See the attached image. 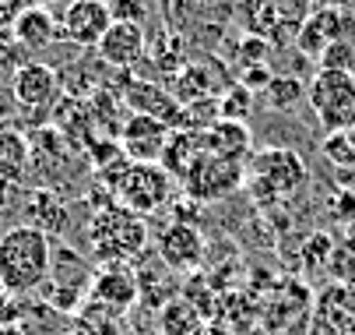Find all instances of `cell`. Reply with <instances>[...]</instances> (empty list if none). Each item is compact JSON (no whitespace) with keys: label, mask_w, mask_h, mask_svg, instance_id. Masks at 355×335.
I'll return each mask as SVG.
<instances>
[{"label":"cell","mask_w":355,"mask_h":335,"mask_svg":"<svg viewBox=\"0 0 355 335\" xmlns=\"http://www.w3.org/2000/svg\"><path fill=\"white\" fill-rule=\"evenodd\" d=\"M49 261H53V240L39 229L21 222L0 233V290H8L15 300L46 282Z\"/></svg>","instance_id":"6da1fadb"},{"label":"cell","mask_w":355,"mask_h":335,"mask_svg":"<svg viewBox=\"0 0 355 335\" xmlns=\"http://www.w3.org/2000/svg\"><path fill=\"white\" fill-rule=\"evenodd\" d=\"M88 244L92 251L110 261V265H123L130 258H137L148 244V229H144V219L127 212L123 205H103L95 215H92V226H88Z\"/></svg>","instance_id":"7a4b0ae2"},{"label":"cell","mask_w":355,"mask_h":335,"mask_svg":"<svg viewBox=\"0 0 355 335\" xmlns=\"http://www.w3.org/2000/svg\"><path fill=\"white\" fill-rule=\"evenodd\" d=\"M246 177H250L253 198H257L261 205H268V202L295 195L299 187H306L310 170H306V163H302L292 149L271 145V149H261V152H250Z\"/></svg>","instance_id":"3957f363"},{"label":"cell","mask_w":355,"mask_h":335,"mask_svg":"<svg viewBox=\"0 0 355 335\" xmlns=\"http://www.w3.org/2000/svg\"><path fill=\"white\" fill-rule=\"evenodd\" d=\"M306 99L317 113V120L331 131L352 127L355 120V74L345 71H317L306 85Z\"/></svg>","instance_id":"277c9868"},{"label":"cell","mask_w":355,"mask_h":335,"mask_svg":"<svg viewBox=\"0 0 355 335\" xmlns=\"http://www.w3.org/2000/svg\"><path fill=\"white\" fill-rule=\"evenodd\" d=\"M173 202V177L159 163H130L123 180L116 183V205L134 215H151Z\"/></svg>","instance_id":"5b68a950"},{"label":"cell","mask_w":355,"mask_h":335,"mask_svg":"<svg viewBox=\"0 0 355 335\" xmlns=\"http://www.w3.org/2000/svg\"><path fill=\"white\" fill-rule=\"evenodd\" d=\"M243 183H246V163L218 159V156H208L205 152L180 187H183V198H190L193 205L197 202L211 205V202H222V198L236 195Z\"/></svg>","instance_id":"8992f818"},{"label":"cell","mask_w":355,"mask_h":335,"mask_svg":"<svg viewBox=\"0 0 355 335\" xmlns=\"http://www.w3.org/2000/svg\"><path fill=\"white\" fill-rule=\"evenodd\" d=\"M11 95L25 113H53L60 103V71L42 60H21L11 74Z\"/></svg>","instance_id":"52a82bcc"},{"label":"cell","mask_w":355,"mask_h":335,"mask_svg":"<svg viewBox=\"0 0 355 335\" xmlns=\"http://www.w3.org/2000/svg\"><path fill=\"white\" fill-rule=\"evenodd\" d=\"M123 106L130 113H144V117H155L162 120L166 127L180 131V117H183V106L173 99V92L151 78H134L127 74V85H123Z\"/></svg>","instance_id":"ba28073f"},{"label":"cell","mask_w":355,"mask_h":335,"mask_svg":"<svg viewBox=\"0 0 355 335\" xmlns=\"http://www.w3.org/2000/svg\"><path fill=\"white\" fill-rule=\"evenodd\" d=\"M113 28V15H110V4L103 0H74L60 11V32L67 42L74 46H98L103 35Z\"/></svg>","instance_id":"9c48e42d"},{"label":"cell","mask_w":355,"mask_h":335,"mask_svg":"<svg viewBox=\"0 0 355 335\" xmlns=\"http://www.w3.org/2000/svg\"><path fill=\"white\" fill-rule=\"evenodd\" d=\"M49 272H53V290H49V304L57 311H74L85 300V286H92L88 265L78 251L71 247H57L53 261H49Z\"/></svg>","instance_id":"30bf717a"},{"label":"cell","mask_w":355,"mask_h":335,"mask_svg":"<svg viewBox=\"0 0 355 335\" xmlns=\"http://www.w3.org/2000/svg\"><path fill=\"white\" fill-rule=\"evenodd\" d=\"M173 138V127H166L155 117H144V113H130L123 131H120V145L127 152L130 163H159L166 145Z\"/></svg>","instance_id":"8fae6325"},{"label":"cell","mask_w":355,"mask_h":335,"mask_svg":"<svg viewBox=\"0 0 355 335\" xmlns=\"http://www.w3.org/2000/svg\"><path fill=\"white\" fill-rule=\"evenodd\" d=\"M313 293L306 290L302 282L295 279H282L275 286V293L268 297L264 304V325H268V335H282L288 325L302 321V318H313Z\"/></svg>","instance_id":"7c38bea8"},{"label":"cell","mask_w":355,"mask_h":335,"mask_svg":"<svg viewBox=\"0 0 355 335\" xmlns=\"http://www.w3.org/2000/svg\"><path fill=\"white\" fill-rule=\"evenodd\" d=\"M159 261L173 272H193L200 261H205V236H200L197 226L187 222H169L159 233Z\"/></svg>","instance_id":"4fadbf2b"},{"label":"cell","mask_w":355,"mask_h":335,"mask_svg":"<svg viewBox=\"0 0 355 335\" xmlns=\"http://www.w3.org/2000/svg\"><path fill=\"white\" fill-rule=\"evenodd\" d=\"M98 60L113 71H130L144 60L148 50V32L144 25H127V22H113V28L103 35V42L95 46Z\"/></svg>","instance_id":"5bb4252c"},{"label":"cell","mask_w":355,"mask_h":335,"mask_svg":"<svg viewBox=\"0 0 355 335\" xmlns=\"http://www.w3.org/2000/svg\"><path fill=\"white\" fill-rule=\"evenodd\" d=\"M88 300L95 307H106L110 314H120V311L134 307L137 304V279H134V272L123 268V265H106L98 275H92Z\"/></svg>","instance_id":"9a60e30c"},{"label":"cell","mask_w":355,"mask_h":335,"mask_svg":"<svg viewBox=\"0 0 355 335\" xmlns=\"http://www.w3.org/2000/svg\"><path fill=\"white\" fill-rule=\"evenodd\" d=\"M11 35H15V42L21 46V50H28V54L49 50L53 42L64 39V32H60V18L49 11V8H39V4L25 8V11L15 18Z\"/></svg>","instance_id":"2e32d148"},{"label":"cell","mask_w":355,"mask_h":335,"mask_svg":"<svg viewBox=\"0 0 355 335\" xmlns=\"http://www.w3.org/2000/svg\"><path fill=\"white\" fill-rule=\"evenodd\" d=\"M225 92V78L215 71L211 60H187L176 74H173V99L180 106L197 103V99H211V95Z\"/></svg>","instance_id":"e0dca14e"},{"label":"cell","mask_w":355,"mask_h":335,"mask_svg":"<svg viewBox=\"0 0 355 335\" xmlns=\"http://www.w3.org/2000/svg\"><path fill=\"white\" fill-rule=\"evenodd\" d=\"M25 226L39 229L42 236H53V233L60 236L71 226V212H67V205H64V198L57 195V190L39 187L25 198Z\"/></svg>","instance_id":"ac0fdd59"},{"label":"cell","mask_w":355,"mask_h":335,"mask_svg":"<svg viewBox=\"0 0 355 335\" xmlns=\"http://www.w3.org/2000/svg\"><path fill=\"white\" fill-rule=\"evenodd\" d=\"M200 141H205V152H208V156L246 163V159H250V141H253V134H250L246 124L218 120V124H211L205 134H200Z\"/></svg>","instance_id":"d6986e66"},{"label":"cell","mask_w":355,"mask_h":335,"mask_svg":"<svg viewBox=\"0 0 355 335\" xmlns=\"http://www.w3.org/2000/svg\"><path fill=\"white\" fill-rule=\"evenodd\" d=\"M200 156H205V141H200V134H193V131H173V138H169V145H166L159 166L173 177V183H183L187 173L197 166Z\"/></svg>","instance_id":"ffe728a7"},{"label":"cell","mask_w":355,"mask_h":335,"mask_svg":"<svg viewBox=\"0 0 355 335\" xmlns=\"http://www.w3.org/2000/svg\"><path fill=\"white\" fill-rule=\"evenodd\" d=\"M32 170V152H28V134L18 127H0V183H21Z\"/></svg>","instance_id":"44dd1931"},{"label":"cell","mask_w":355,"mask_h":335,"mask_svg":"<svg viewBox=\"0 0 355 335\" xmlns=\"http://www.w3.org/2000/svg\"><path fill=\"white\" fill-rule=\"evenodd\" d=\"M144 60L155 64L159 71H169V78L187 64V35L176 28H159L155 35H148Z\"/></svg>","instance_id":"7402d4cb"},{"label":"cell","mask_w":355,"mask_h":335,"mask_svg":"<svg viewBox=\"0 0 355 335\" xmlns=\"http://www.w3.org/2000/svg\"><path fill=\"white\" fill-rule=\"evenodd\" d=\"M162 335H208V325H205V314H200L190 300L176 297L162 307Z\"/></svg>","instance_id":"603a6c76"},{"label":"cell","mask_w":355,"mask_h":335,"mask_svg":"<svg viewBox=\"0 0 355 335\" xmlns=\"http://www.w3.org/2000/svg\"><path fill=\"white\" fill-rule=\"evenodd\" d=\"M302 99H306V81H299L295 74H275L271 85L264 88V103L271 110H278V113L299 106Z\"/></svg>","instance_id":"cb8c5ba5"},{"label":"cell","mask_w":355,"mask_h":335,"mask_svg":"<svg viewBox=\"0 0 355 335\" xmlns=\"http://www.w3.org/2000/svg\"><path fill=\"white\" fill-rule=\"evenodd\" d=\"M320 152H324V159H327L331 166H338V170H355V127H341V131L324 134Z\"/></svg>","instance_id":"d4e9b609"},{"label":"cell","mask_w":355,"mask_h":335,"mask_svg":"<svg viewBox=\"0 0 355 335\" xmlns=\"http://www.w3.org/2000/svg\"><path fill=\"white\" fill-rule=\"evenodd\" d=\"M218 113H222V120L246 124V117L253 113V92H250V88H243L239 81L225 85V92L218 95Z\"/></svg>","instance_id":"484cf974"},{"label":"cell","mask_w":355,"mask_h":335,"mask_svg":"<svg viewBox=\"0 0 355 335\" xmlns=\"http://www.w3.org/2000/svg\"><path fill=\"white\" fill-rule=\"evenodd\" d=\"M317 67H320V71H345V74H355V46L345 42V39L331 42L327 50L317 57Z\"/></svg>","instance_id":"4316f807"},{"label":"cell","mask_w":355,"mask_h":335,"mask_svg":"<svg viewBox=\"0 0 355 335\" xmlns=\"http://www.w3.org/2000/svg\"><path fill=\"white\" fill-rule=\"evenodd\" d=\"M268 54H271V42L261 39V35H250L243 32L239 42H236V57L243 67H257V64H268Z\"/></svg>","instance_id":"83f0119b"},{"label":"cell","mask_w":355,"mask_h":335,"mask_svg":"<svg viewBox=\"0 0 355 335\" xmlns=\"http://www.w3.org/2000/svg\"><path fill=\"white\" fill-rule=\"evenodd\" d=\"M331 254H334V240H331L327 233H313L310 240H306V247H302V265H306L310 272L313 268H324L331 261Z\"/></svg>","instance_id":"f1b7e54d"},{"label":"cell","mask_w":355,"mask_h":335,"mask_svg":"<svg viewBox=\"0 0 355 335\" xmlns=\"http://www.w3.org/2000/svg\"><path fill=\"white\" fill-rule=\"evenodd\" d=\"M110 15H113V22L144 25V18H148V8L141 4V0H113V4H110Z\"/></svg>","instance_id":"f546056e"},{"label":"cell","mask_w":355,"mask_h":335,"mask_svg":"<svg viewBox=\"0 0 355 335\" xmlns=\"http://www.w3.org/2000/svg\"><path fill=\"white\" fill-rule=\"evenodd\" d=\"M271 78H275L271 67H268V64H257V67H243L236 81H239L243 88H250V92H264V88L271 85Z\"/></svg>","instance_id":"4dcf8cb0"},{"label":"cell","mask_w":355,"mask_h":335,"mask_svg":"<svg viewBox=\"0 0 355 335\" xmlns=\"http://www.w3.org/2000/svg\"><path fill=\"white\" fill-rule=\"evenodd\" d=\"M331 215L341 219V222H355V195L352 190H338V195H331Z\"/></svg>","instance_id":"1f68e13d"},{"label":"cell","mask_w":355,"mask_h":335,"mask_svg":"<svg viewBox=\"0 0 355 335\" xmlns=\"http://www.w3.org/2000/svg\"><path fill=\"white\" fill-rule=\"evenodd\" d=\"M15 321H18V300L8 290H0V328L15 325Z\"/></svg>","instance_id":"d6a6232c"},{"label":"cell","mask_w":355,"mask_h":335,"mask_svg":"<svg viewBox=\"0 0 355 335\" xmlns=\"http://www.w3.org/2000/svg\"><path fill=\"white\" fill-rule=\"evenodd\" d=\"M0 335H28V328H25L21 321H15V325H4V328H0Z\"/></svg>","instance_id":"836d02e7"},{"label":"cell","mask_w":355,"mask_h":335,"mask_svg":"<svg viewBox=\"0 0 355 335\" xmlns=\"http://www.w3.org/2000/svg\"><path fill=\"white\" fill-rule=\"evenodd\" d=\"M0 120H4V103H0ZM0 127H4V124H0Z\"/></svg>","instance_id":"e575fe53"},{"label":"cell","mask_w":355,"mask_h":335,"mask_svg":"<svg viewBox=\"0 0 355 335\" xmlns=\"http://www.w3.org/2000/svg\"><path fill=\"white\" fill-rule=\"evenodd\" d=\"M264 335H268V332H264Z\"/></svg>","instance_id":"d590c367"}]
</instances>
